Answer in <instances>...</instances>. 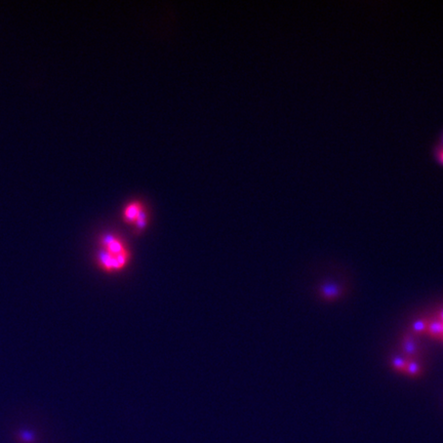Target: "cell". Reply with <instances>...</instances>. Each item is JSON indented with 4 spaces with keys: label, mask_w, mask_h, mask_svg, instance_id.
I'll use <instances>...</instances> for the list:
<instances>
[{
    "label": "cell",
    "mask_w": 443,
    "mask_h": 443,
    "mask_svg": "<svg viewBox=\"0 0 443 443\" xmlns=\"http://www.w3.org/2000/svg\"><path fill=\"white\" fill-rule=\"evenodd\" d=\"M131 261V252L111 253L101 249L97 255V263L105 272H119Z\"/></svg>",
    "instance_id": "1"
},
{
    "label": "cell",
    "mask_w": 443,
    "mask_h": 443,
    "mask_svg": "<svg viewBox=\"0 0 443 443\" xmlns=\"http://www.w3.org/2000/svg\"><path fill=\"white\" fill-rule=\"evenodd\" d=\"M441 339H443V329H442V336H441Z\"/></svg>",
    "instance_id": "14"
},
{
    "label": "cell",
    "mask_w": 443,
    "mask_h": 443,
    "mask_svg": "<svg viewBox=\"0 0 443 443\" xmlns=\"http://www.w3.org/2000/svg\"><path fill=\"white\" fill-rule=\"evenodd\" d=\"M428 323H429V322H428L427 320H425V319L416 320V321L413 324V331H414L415 333H418V334L424 333V332H426V331H427Z\"/></svg>",
    "instance_id": "9"
},
{
    "label": "cell",
    "mask_w": 443,
    "mask_h": 443,
    "mask_svg": "<svg viewBox=\"0 0 443 443\" xmlns=\"http://www.w3.org/2000/svg\"><path fill=\"white\" fill-rule=\"evenodd\" d=\"M320 295L325 300H334L341 295V288L333 283H326L320 288Z\"/></svg>",
    "instance_id": "4"
},
{
    "label": "cell",
    "mask_w": 443,
    "mask_h": 443,
    "mask_svg": "<svg viewBox=\"0 0 443 443\" xmlns=\"http://www.w3.org/2000/svg\"><path fill=\"white\" fill-rule=\"evenodd\" d=\"M134 225L136 227L137 230H143L146 225H147V214L145 213V211H143L141 214L138 215V217L136 219V221L134 222Z\"/></svg>",
    "instance_id": "11"
},
{
    "label": "cell",
    "mask_w": 443,
    "mask_h": 443,
    "mask_svg": "<svg viewBox=\"0 0 443 443\" xmlns=\"http://www.w3.org/2000/svg\"><path fill=\"white\" fill-rule=\"evenodd\" d=\"M144 211V206L142 202L139 201H133L128 203L124 209H123V219L126 223L134 224L136 219L138 217V215Z\"/></svg>",
    "instance_id": "3"
},
{
    "label": "cell",
    "mask_w": 443,
    "mask_h": 443,
    "mask_svg": "<svg viewBox=\"0 0 443 443\" xmlns=\"http://www.w3.org/2000/svg\"><path fill=\"white\" fill-rule=\"evenodd\" d=\"M442 329H443V323L441 321H439V320H435V321H432V322L428 323L426 332L430 336L435 337V339H441Z\"/></svg>",
    "instance_id": "5"
},
{
    "label": "cell",
    "mask_w": 443,
    "mask_h": 443,
    "mask_svg": "<svg viewBox=\"0 0 443 443\" xmlns=\"http://www.w3.org/2000/svg\"><path fill=\"white\" fill-rule=\"evenodd\" d=\"M439 143L443 145V130L441 131V133H440V136H439Z\"/></svg>",
    "instance_id": "12"
},
{
    "label": "cell",
    "mask_w": 443,
    "mask_h": 443,
    "mask_svg": "<svg viewBox=\"0 0 443 443\" xmlns=\"http://www.w3.org/2000/svg\"><path fill=\"white\" fill-rule=\"evenodd\" d=\"M101 249L111 253H122L130 251L124 241L114 234H106L101 239Z\"/></svg>",
    "instance_id": "2"
},
{
    "label": "cell",
    "mask_w": 443,
    "mask_h": 443,
    "mask_svg": "<svg viewBox=\"0 0 443 443\" xmlns=\"http://www.w3.org/2000/svg\"><path fill=\"white\" fill-rule=\"evenodd\" d=\"M407 362L402 357H395L392 359V366L395 370L405 372Z\"/></svg>",
    "instance_id": "10"
},
{
    "label": "cell",
    "mask_w": 443,
    "mask_h": 443,
    "mask_svg": "<svg viewBox=\"0 0 443 443\" xmlns=\"http://www.w3.org/2000/svg\"><path fill=\"white\" fill-rule=\"evenodd\" d=\"M432 154L436 161L443 166V145L436 143L432 146Z\"/></svg>",
    "instance_id": "8"
},
{
    "label": "cell",
    "mask_w": 443,
    "mask_h": 443,
    "mask_svg": "<svg viewBox=\"0 0 443 443\" xmlns=\"http://www.w3.org/2000/svg\"><path fill=\"white\" fill-rule=\"evenodd\" d=\"M405 374H407L411 377H416L421 374V365H419L415 361H410L406 364Z\"/></svg>",
    "instance_id": "7"
},
{
    "label": "cell",
    "mask_w": 443,
    "mask_h": 443,
    "mask_svg": "<svg viewBox=\"0 0 443 443\" xmlns=\"http://www.w3.org/2000/svg\"><path fill=\"white\" fill-rule=\"evenodd\" d=\"M439 321H441L443 323V310L439 314Z\"/></svg>",
    "instance_id": "13"
},
{
    "label": "cell",
    "mask_w": 443,
    "mask_h": 443,
    "mask_svg": "<svg viewBox=\"0 0 443 443\" xmlns=\"http://www.w3.org/2000/svg\"><path fill=\"white\" fill-rule=\"evenodd\" d=\"M403 351H404V353H405L406 355H411V356L415 355V354L416 353V351H417L416 345H415L414 339H413V337H412L411 335H406V336L404 337V341H403Z\"/></svg>",
    "instance_id": "6"
}]
</instances>
